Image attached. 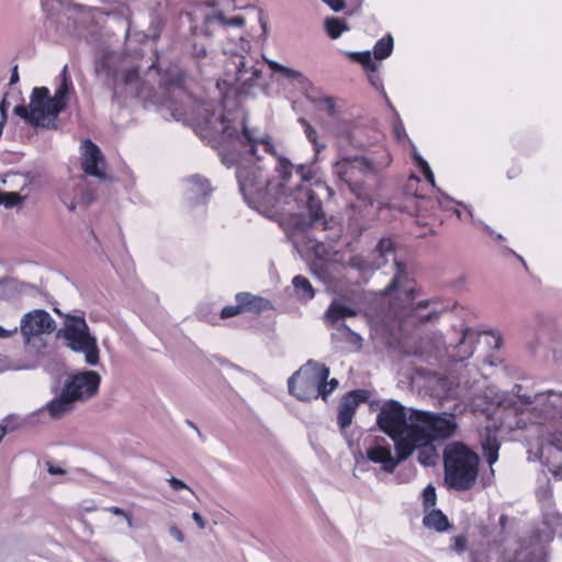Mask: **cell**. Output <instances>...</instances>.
Segmentation results:
<instances>
[{"mask_svg": "<svg viewBox=\"0 0 562 562\" xmlns=\"http://www.w3.org/2000/svg\"><path fill=\"white\" fill-rule=\"evenodd\" d=\"M447 485L456 491L470 490L479 474V458L462 443H452L444 451Z\"/></svg>", "mask_w": 562, "mask_h": 562, "instance_id": "1", "label": "cell"}, {"mask_svg": "<svg viewBox=\"0 0 562 562\" xmlns=\"http://www.w3.org/2000/svg\"><path fill=\"white\" fill-rule=\"evenodd\" d=\"M99 385L100 377L93 371L80 372L69 378L59 398L51 405L52 416H60L70 405L90 399L98 392Z\"/></svg>", "mask_w": 562, "mask_h": 562, "instance_id": "2", "label": "cell"}, {"mask_svg": "<svg viewBox=\"0 0 562 562\" xmlns=\"http://www.w3.org/2000/svg\"><path fill=\"white\" fill-rule=\"evenodd\" d=\"M327 370L318 362L310 361L308 365L292 376L290 391L297 399L309 401L318 395H324L326 388Z\"/></svg>", "mask_w": 562, "mask_h": 562, "instance_id": "3", "label": "cell"}, {"mask_svg": "<svg viewBox=\"0 0 562 562\" xmlns=\"http://www.w3.org/2000/svg\"><path fill=\"white\" fill-rule=\"evenodd\" d=\"M63 337L73 351L84 353L86 359L91 365H96L99 359L96 342L89 333V328L84 320L69 316L65 323Z\"/></svg>", "mask_w": 562, "mask_h": 562, "instance_id": "4", "label": "cell"}, {"mask_svg": "<svg viewBox=\"0 0 562 562\" xmlns=\"http://www.w3.org/2000/svg\"><path fill=\"white\" fill-rule=\"evenodd\" d=\"M378 425L394 441L402 436L408 428L403 406L396 402L385 403L378 416Z\"/></svg>", "mask_w": 562, "mask_h": 562, "instance_id": "5", "label": "cell"}, {"mask_svg": "<svg viewBox=\"0 0 562 562\" xmlns=\"http://www.w3.org/2000/svg\"><path fill=\"white\" fill-rule=\"evenodd\" d=\"M411 419H412V423L421 426L432 438V441L450 436L456 429V425L448 419L426 412H416L415 411L412 413Z\"/></svg>", "mask_w": 562, "mask_h": 562, "instance_id": "6", "label": "cell"}, {"mask_svg": "<svg viewBox=\"0 0 562 562\" xmlns=\"http://www.w3.org/2000/svg\"><path fill=\"white\" fill-rule=\"evenodd\" d=\"M56 324L45 311H33L27 314L21 322V333L26 341L50 335L55 330Z\"/></svg>", "mask_w": 562, "mask_h": 562, "instance_id": "7", "label": "cell"}, {"mask_svg": "<svg viewBox=\"0 0 562 562\" xmlns=\"http://www.w3.org/2000/svg\"><path fill=\"white\" fill-rule=\"evenodd\" d=\"M370 393L366 390H354L345 394L338 408V424L345 428L351 425L358 405L369 399Z\"/></svg>", "mask_w": 562, "mask_h": 562, "instance_id": "8", "label": "cell"}, {"mask_svg": "<svg viewBox=\"0 0 562 562\" xmlns=\"http://www.w3.org/2000/svg\"><path fill=\"white\" fill-rule=\"evenodd\" d=\"M236 302H237V308L240 313H261L263 311L272 309V305L268 300L250 294H245V292L237 295Z\"/></svg>", "mask_w": 562, "mask_h": 562, "instance_id": "9", "label": "cell"}, {"mask_svg": "<svg viewBox=\"0 0 562 562\" xmlns=\"http://www.w3.org/2000/svg\"><path fill=\"white\" fill-rule=\"evenodd\" d=\"M83 159H84V166L88 174L94 175V176H99L101 173V162L102 156L101 153L97 146H94L91 142H86L84 144L83 149Z\"/></svg>", "mask_w": 562, "mask_h": 562, "instance_id": "10", "label": "cell"}, {"mask_svg": "<svg viewBox=\"0 0 562 562\" xmlns=\"http://www.w3.org/2000/svg\"><path fill=\"white\" fill-rule=\"evenodd\" d=\"M424 525L428 530L436 532H445L450 527L447 516L439 509H433L424 518Z\"/></svg>", "mask_w": 562, "mask_h": 562, "instance_id": "11", "label": "cell"}, {"mask_svg": "<svg viewBox=\"0 0 562 562\" xmlns=\"http://www.w3.org/2000/svg\"><path fill=\"white\" fill-rule=\"evenodd\" d=\"M415 448H416V446L412 442V439L409 438L405 434H403L398 439H395L396 457H398V460L400 461L406 459L414 451Z\"/></svg>", "mask_w": 562, "mask_h": 562, "instance_id": "12", "label": "cell"}, {"mask_svg": "<svg viewBox=\"0 0 562 562\" xmlns=\"http://www.w3.org/2000/svg\"><path fill=\"white\" fill-rule=\"evenodd\" d=\"M392 51H393V37L388 34L384 39L378 41L374 50V56L377 60H384L392 54Z\"/></svg>", "mask_w": 562, "mask_h": 562, "instance_id": "13", "label": "cell"}, {"mask_svg": "<svg viewBox=\"0 0 562 562\" xmlns=\"http://www.w3.org/2000/svg\"><path fill=\"white\" fill-rule=\"evenodd\" d=\"M418 459L422 465L426 467L435 466L438 459L437 451L431 444H427V445L421 447V450H419L418 453Z\"/></svg>", "mask_w": 562, "mask_h": 562, "instance_id": "14", "label": "cell"}, {"mask_svg": "<svg viewBox=\"0 0 562 562\" xmlns=\"http://www.w3.org/2000/svg\"><path fill=\"white\" fill-rule=\"evenodd\" d=\"M367 455L371 461L378 462V464H389V462L392 461L391 452L385 447L378 446L371 448L370 450H368Z\"/></svg>", "mask_w": 562, "mask_h": 562, "instance_id": "15", "label": "cell"}, {"mask_svg": "<svg viewBox=\"0 0 562 562\" xmlns=\"http://www.w3.org/2000/svg\"><path fill=\"white\" fill-rule=\"evenodd\" d=\"M325 28H326L328 35L332 39H337L346 30V25H345L344 21L339 20V19L330 18L327 19L326 22H325Z\"/></svg>", "mask_w": 562, "mask_h": 562, "instance_id": "16", "label": "cell"}, {"mask_svg": "<svg viewBox=\"0 0 562 562\" xmlns=\"http://www.w3.org/2000/svg\"><path fill=\"white\" fill-rule=\"evenodd\" d=\"M294 285H295V288L297 291H301L304 296H308L309 299H312L313 296H314V290H313V288L311 287L310 282L306 280L304 277L299 276V277L295 278Z\"/></svg>", "mask_w": 562, "mask_h": 562, "instance_id": "17", "label": "cell"}, {"mask_svg": "<svg viewBox=\"0 0 562 562\" xmlns=\"http://www.w3.org/2000/svg\"><path fill=\"white\" fill-rule=\"evenodd\" d=\"M423 500H424V507L426 511L433 508L436 505V490L433 485H428L426 489L424 490L423 493Z\"/></svg>", "mask_w": 562, "mask_h": 562, "instance_id": "18", "label": "cell"}, {"mask_svg": "<svg viewBox=\"0 0 562 562\" xmlns=\"http://www.w3.org/2000/svg\"><path fill=\"white\" fill-rule=\"evenodd\" d=\"M353 315H355V313H354L353 311H351L347 308H345V306H343V305H339V304L333 305L328 311V318H330L332 320L348 318V316H353Z\"/></svg>", "mask_w": 562, "mask_h": 562, "instance_id": "19", "label": "cell"}, {"mask_svg": "<svg viewBox=\"0 0 562 562\" xmlns=\"http://www.w3.org/2000/svg\"><path fill=\"white\" fill-rule=\"evenodd\" d=\"M352 59H355L356 62L360 63L361 65L366 66V67H370V68H374L371 65V56L369 53H358V54H354L352 55Z\"/></svg>", "mask_w": 562, "mask_h": 562, "instance_id": "20", "label": "cell"}, {"mask_svg": "<svg viewBox=\"0 0 562 562\" xmlns=\"http://www.w3.org/2000/svg\"><path fill=\"white\" fill-rule=\"evenodd\" d=\"M238 314H240V312L237 308V305L236 306H228V308H225L223 311H222L221 318L222 319H230V318H233V316H236Z\"/></svg>", "mask_w": 562, "mask_h": 562, "instance_id": "21", "label": "cell"}, {"mask_svg": "<svg viewBox=\"0 0 562 562\" xmlns=\"http://www.w3.org/2000/svg\"><path fill=\"white\" fill-rule=\"evenodd\" d=\"M324 2H326L328 6L335 11L342 10L343 7H344V2L342 1V0H324Z\"/></svg>", "mask_w": 562, "mask_h": 562, "instance_id": "22", "label": "cell"}, {"mask_svg": "<svg viewBox=\"0 0 562 562\" xmlns=\"http://www.w3.org/2000/svg\"><path fill=\"white\" fill-rule=\"evenodd\" d=\"M171 532H172L173 537H174V538H176L177 540H179V541H182V540H183V535H182V532H181V531H180V530H179L178 527H176V526H173V527L171 528Z\"/></svg>", "mask_w": 562, "mask_h": 562, "instance_id": "23", "label": "cell"}, {"mask_svg": "<svg viewBox=\"0 0 562 562\" xmlns=\"http://www.w3.org/2000/svg\"><path fill=\"white\" fill-rule=\"evenodd\" d=\"M169 483H171V485L173 486L174 489H177V490H179V489H186V488H187L185 483H182L181 481H179V480H177V479H172L171 481H169Z\"/></svg>", "mask_w": 562, "mask_h": 562, "instance_id": "24", "label": "cell"}, {"mask_svg": "<svg viewBox=\"0 0 562 562\" xmlns=\"http://www.w3.org/2000/svg\"><path fill=\"white\" fill-rule=\"evenodd\" d=\"M192 517H193V521H195L196 524L198 525V527H199V528H205V522H203V519H202V517L199 515V514L193 513Z\"/></svg>", "mask_w": 562, "mask_h": 562, "instance_id": "25", "label": "cell"}, {"mask_svg": "<svg viewBox=\"0 0 562 562\" xmlns=\"http://www.w3.org/2000/svg\"><path fill=\"white\" fill-rule=\"evenodd\" d=\"M50 472L52 474H62L64 473V470L63 469H59V468H56V467H51L50 468Z\"/></svg>", "mask_w": 562, "mask_h": 562, "instance_id": "26", "label": "cell"}, {"mask_svg": "<svg viewBox=\"0 0 562 562\" xmlns=\"http://www.w3.org/2000/svg\"><path fill=\"white\" fill-rule=\"evenodd\" d=\"M17 75H18V70H17V67H16V68H15V72H13V76H12V82H11L12 84L17 82Z\"/></svg>", "mask_w": 562, "mask_h": 562, "instance_id": "27", "label": "cell"}]
</instances>
